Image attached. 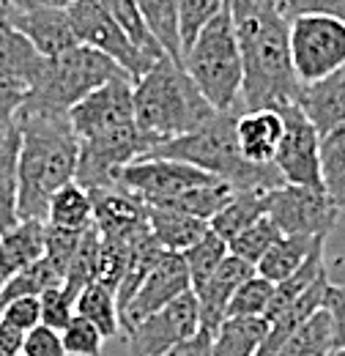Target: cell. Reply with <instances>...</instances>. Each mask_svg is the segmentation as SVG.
Segmentation results:
<instances>
[{
  "mask_svg": "<svg viewBox=\"0 0 345 356\" xmlns=\"http://www.w3.org/2000/svg\"><path fill=\"white\" fill-rule=\"evenodd\" d=\"M244 66V113L299 107L302 83L291 60L288 19L271 0H227Z\"/></svg>",
  "mask_w": 345,
  "mask_h": 356,
  "instance_id": "6da1fadb",
  "label": "cell"
},
{
  "mask_svg": "<svg viewBox=\"0 0 345 356\" xmlns=\"http://www.w3.org/2000/svg\"><path fill=\"white\" fill-rule=\"evenodd\" d=\"M19 156H17V217L44 220L49 197L72 184L80 162V137L69 115L19 110Z\"/></svg>",
  "mask_w": 345,
  "mask_h": 356,
  "instance_id": "7a4b0ae2",
  "label": "cell"
},
{
  "mask_svg": "<svg viewBox=\"0 0 345 356\" xmlns=\"http://www.w3.org/2000/svg\"><path fill=\"white\" fill-rule=\"evenodd\" d=\"M214 115L216 110L195 80L172 58L157 60L151 72L134 83V124L154 148L206 127Z\"/></svg>",
  "mask_w": 345,
  "mask_h": 356,
  "instance_id": "3957f363",
  "label": "cell"
},
{
  "mask_svg": "<svg viewBox=\"0 0 345 356\" xmlns=\"http://www.w3.org/2000/svg\"><path fill=\"white\" fill-rule=\"evenodd\" d=\"M236 121L239 115L233 113H216L206 127L151 148L148 156L186 162L209 176L230 184L236 192H244V189L266 192V189L282 186L285 181L274 165H252L241 154L239 137H236Z\"/></svg>",
  "mask_w": 345,
  "mask_h": 356,
  "instance_id": "277c9868",
  "label": "cell"
},
{
  "mask_svg": "<svg viewBox=\"0 0 345 356\" xmlns=\"http://www.w3.org/2000/svg\"><path fill=\"white\" fill-rule=\"evenodd\" d=\"M184 69L216 113H244V66L230 6H225L189 44L184 52Z\"/></svg>",
  "mask_w": 345,
  "mask_h": 356,
  "instance_id": "5b68a950",
  "label": "cell"
},
{
  "mask_svg": "<svg viewBox=\"0 0 345 356\" xmlns=\"http://www.w3.org/2000/svg\"><path fill=\"white\" fill-rule=\"evenodd\" d=\"M115 77H129L115 60L90 49V47H72L55 58H47L42 74L28 90L22 110L49 113V115H69L74 104ZM131 80V77H129Z\"/></svg>",
  "mask_w": 345,
  "mask_h": 356,
  "instance_id": "8992f818",
  "label": "cell"
},
{
  "mask_svg": "<svg viewBox=\"0 0 345 356\" xmlns=\"http://www.w3.org/2000/svg\"><path fill=\"white\" fill-rule=\"evenodd\" d=\"M291 60L299 83H315L345 66V22L323 14H302L288 22Z\"/></svg>",
  "mask_w": 345,
  "mask_h": 356,
  "instance_id": "52a82bcc",
  "label": "cell"
},
{
  "mask_svg": "<svg viewBox=\"0 0 345 356\" xmlns=\"http://www.w3.org/2000/svg\"><path fill=\"white\" fill-rule=\"evenodd\" d=\"M69 19H72V31L77 36V44L90 47V49L107 55L110 60H115L131 77V83H137L143 74H148L151 66L157 63L143 49L131 44V39L110 17V11L102 6V0H80L77 6L69 8Z\"/></svg>",
  "mask_w": 345,
  "mask_h": 356,
  "instance_id": "ba28073f",
  "label": "cell"
},
{
  "mask_svg": "<svg viewBox=\"0 0 345 356\" xmlns=\"http://www.w3.org/2000/svg\"><path fill=\"white\" fill-rule=\"evenodd\" d=\"M266 217L282 230V236H329L337 225L340 209L323 189L282 184L266 192Z\"/></svg>",
  "mask_w": 345,
  "mask_h": 356,
  "instance_id": "9c48e42d",
  "label": "cell"
},
{
  "mask_svg": "<svg viewBox=\"0 0 345 356\" xmlns=\"http://www.w3.org/2000/svg\"><path fill=\"white\" fill-rule=\"evenodd\" d=\"M214 176L178 162V159H162V156H143L131 162L129 168L118 176V189L134 195L145 206H168L184 192L211 184Z\"/></svg>",
  "mask_w": 345,
  "mask_h": 356,
  "instance_id": "30bf717a",
  "label": "cell"
},
{
  "mask_svg": "<svg viewBox=\"0 0 345 356\" xmlns=\"http://www.w3.org/2000/svg\"><path fill=\"white\" fill-rule=\"evenodd\" d=\"M200 332V307L195 293L178 296L165 310L154 312L143 323L127 332L129 356H165L170 348Z\"/></svg>",
  "mask_w": 345,
  "mask_h": 356,
  "instance_id": "8fae6325",
  "label": "cell"
},
{
  "mask_svg": "<svg viewBox=\"0 0 345 356\" xmlns=\"http://www.w3.org/2000/svg\"><path fill=\"white\" fill-rule=\"evenodd\" d=\"M285 132L274 156V168L285 184L323 189L321 184V134L299 107L282 110Z\"/></svg>",
  "mask_w": 345,
  "mask_h": 356,
  "instance_id": "7c38bea8",
  "label": "cell"
},
{
  "mask_svg": "<svg viewBox=\"0 0 345 356\" xmlns=\"http://www.w3.org/2000/svg\"><path fill=\"white\" fill-rule=\"evenodd\" d=\"M69 124L80 140L134 124V83L129 77H115L93 90L69 110Z\"/></svg>",
  "mask_w": 345,
  "mask_h": 356,
  "instance_id": "4fadbf2b",
  "label": "cell"
},
{
  "mask_svg": "<svg viewBox=\"0 0 345 356\" xmlns=\"http://www.w3.org/2000/svg\"><path fill=\"white\" fill-rule=\"evenodd\" d=\"M189 291H192V282H189L184 255L181 252H165L159 258V264L145 277V282L137 288V293L131 296L129 305L121 310V332L124 334L131 332L137 323H143L154 312L165 310L168 305H172L178 296H184Z\"/></svg>",
  "mask_w": 345,
  "mask_h": 356,
  "instance_id": "5bb4252c",
  "label": "cell"
},
{
  "mask_svg": "<svg viewBox=\"0 0 345 356\" xmlns=\"http://www.w3.org/2000/svg\"><path fill=\"white\" fill-rule=\"evenodd\" d=\"M0 17H6L44 58H55V55L77 47L69 11L39 6L33 0H22L14 6H0Z\"/></svg>",
  "mask_w": 345,
  "mask_h": 356,
  "instance_id": "9a60e30c",
  "label": "cell"
},
{
  "mask_svg": "<svg viewBox=\"0 0 345 356\" xmlns=\"http://www.w3.org/2000/svg\"><path fill=\"white\" fill-rule=\"evenodd\" d=\"M93 203V227L104 241L137 244L148 230L145 203L124 189H93L88 192Z\"/></svg>",
  "mask_w": 345,
  "mask_h": 356,
  "instance_id": "2e32d148",
  "label": "cell"
},
{
  "mask_svg": "<svg viewBox=\"0 0 345 356\" xmlns=\"http://www.w3.org/2000/svg\"><path fill=\"white\" fill-rule=\"evenodd\" d=\"M255 274V266L236 258V255H227L219 268L211 274V280L195 293L198 299V307H200V329L211 332L214 334L219 329V323L225 321V312H227V305L233 299V293Z\"/></svg>",
  "mask_w": 345,
  "mask_h": 356,
  "instance_id": "e0dca14e",
  "label": "cell"
},
{
  "mask_svg": "<svg viewBox=\"0 0 345 356\" xmlns=\"http://www.w3.org/2000/svg\"><path fill=\"white\" fill-rule=\"evenodd\" d=\"M299 110L304 113V118L318 129V134L323 137L326 132L337 129L345 124V66H340L337 72L307 83L302 86L299 93Z\"/></svg>",
  "mask_w": 345,
  "mask_h": 356,
  "instance_id": "ac0fdd59",
  "label": "cell"
},
{
  "mask_svg": "<svg viewBox=\"0 0 345 356\" xmlns=\"http://www.w3.org/2000/svg\"><path fill=\"white\" fill-rule=\"evenodd\" d=\"M282 132H285V121H282V113L277 110L241 113L236 121L239 148L252 165H274Z\"/></svg>",
  "mask_w": 345,
  "mask_h": 356,
  "instance_id": "d6986e66",
  "label": "cell"
},
{
  "mask_svg": "<svg viewBox=\"0 0 345 356\" xmlns=\"http://www.w3.org/2000/svg\"><path fill=\"white\" fill-rule=\"evenodd\" d=\"M44 220H19L8 233L0 236V291L14 274L44 258Z\"/></svg>",
  "mask_w": 345,
  "mask_h": 356,
  "instance_id": "ffe728a7",
  "label": "cell"
},
{
  "mask_svg": "<svg viewBox=\"0 0 345 356\" xmlns=\"http://www.w3.org/2000/svg\"><path fill=\"white\" fill-rule=\"evenodd\" d=\"M145 217H148V230L154 241L165 252H186L209 230V222L165 206H145Z\"/></svg>",
  "mask_w": 345,
  "mask_h": 356,
  "instance_id": "44dd1931",
  "label": "cell"
},
{
  "mask_svg": "<svg viewBox=\"0 0 345 356\" xmlns=\"http://www.w3.org/2000/svg\"><path fill=\"white\" fill-rule=\"evenodd\" d=\"M42 52L31 44L6 17H0V74L22 83V86H31L36 83V77L42 74L44 66Z\"/></svg>",
  "mask_w": 345,
  "mask_h": 356,
  "instance_id": "7402d4cb",
  "label": "cell"
},
{
  "mask_svg": "<svg viewBox=\"0 0 345 356\" xmlns=\"http://www.w3.org/2000/svg\"><path fill=\"white\" fill-rule=\"evenodd\" d=\"M321 244H326L323 236H280L271 244V250L258 261L255 271L263 280L277 285V282L288 280L294 271H299L304 261L312 255V250Z\"/></svg>",
  "mask_w": 345,
  "mask_h": 356,
  "instance_id": "603a6c76",
  "label": "cell"
},
{
  "mask_svg": "<svg viewBox=\"0 0 345 356\" xmlns=\"http://www.w3.org/2000/svg\"><path fill=\"white\" fill-rule=\"evenodd\" d=\"M151 36L165 49V55L184 66L181 52V0H134Z\"/></svg>",
  "mask_w": 345,
  "mask_h": 356,
  "instance_id": "cb8c5ba5",
  "label": "cell"
},
{
  "mask_svg": "<svg viewBox=\"0 0 345 356\" xmlns=\"http://www.w3.org/2000/svg\"><path fill=\"white\" fill-rule=\"evenodd\" d=\"M266 332V318H225L214 332L211 356H255Z\"/></svg>",
  "mask_w": 345,
  "mask_h": 356,
  "instance_id": "d4e9b609",
  "label": "cell"
},
{
  "mask_svg": "<svg viewBox=\"0 0 345 356\" xmlns=\"http://www.w3.org/2000/svg\"><path fill=\"white\" fill-rule=\"evenodd\" d=\"M74 312L80 318L90 321L102 334L104 340L121 334V310H118V291L102 280L90 282L86 291L77 296L74 302Z\"/></svg>",
  "mask_w": 345,
  "mask_h": 356,
  "instance_id": "484cf974",
  "label": "cell"
},
{
  "mask_svg": "<svg viewBox=\"0 0 345 356\" xmlns=\"http://www.w3.org/2000/svg\"><path fill=\"white\" fill-rule=\"evenodd\" d=\"M266 192H260V189L236 192L233 200L209 222V227L214 230L219 238H225L230 244L239 233H244L250 225H255L258 220L266 217Z\"/></svg>",
  "mask_w": 345,
  "mask_h": 356,
  "instance_id": "4316f807",
  "label": "cell"
},
{
  "mask_svg": "<svg viewBox=\"0 0 345 356\" xmlns=\"http://www.w3.org/2000/svg\"><path fill=\"white\" fill-rule=\"evenodd\" d=\"M44 222L49 227H66V230H88L93 225V203L86 189L72 181L66 186H61L47 206V217Z\"/></svg>",
  "mask_w": 345,
  "mask_h": 356,
  "instance_id": "83f0119b",
  "label": "cell"
},
{
  "mask_svg": "<svg viewBox=\"0 0 345 356\" xmlns=\"http://www.w3.org/2000/svg\"><path fill=\"white\" fill-rule=\"evenodd\" d=\"M17 156L19 129L17 124L0 134V236L19 222L17 217Z\"/></svg>",
  "mask_w": 345,
  "mask_h": 356,
  "instance_id": "f1b7e54d",
  "label": "cell"
},
{
  "mask_svg": "<svg viewBox=\"0 0 345 356\" xmlns=\"http://www.w3.org/2000/svg\"><path fill=\"white\" fill-rule=\"evenodd\" d=\"M326 271L323 266V244L312 250V255L304 261V266L299 271H294L288 280L277 282L274 285V296H271V305H268V312H266V321H274L280 312H285L288 307H294L304 293L315 285V280Z\"/></svg>",
  "mask_w": 345,
  "mask_h": 356,
  "instance_id": "f546056e",
  "label": "cell"
},
{
  "mask_svg": "<svg viewBox=\"0 0 345 356\" xmlns=\"http://www.w3.org/2000/svg\"><path fill=\"white\" fill-rule=\"evenodd\" d=\"M321 184L326 197L345 209V124L321 137Z\"/></svg>",
  "mask_w": 345,
  "mask_h": 356,
  "instance_id": "4dcf8cb0",
  "label": "cell"
},
{
  "mask_svg": "<svg viewBox=\"0 0 345 356\" xmlns=\"http://www.w3.org/2000/svg\"><path fill=\"white\" fill-rule=\"evenodd\" d=\"M102 277V236L99 230L90 225L86 233H83V241H80V250L72 261V266L66 271V280H63V291L72 302H77V296L86 291L90 282H96Z\"/></svg>",
  "mask_w": 345,
  "mask_h": 356,
  "instance_id": "1f68e13d",
  "label": "cell"
},
{
  "mask_svg": "<svg viewBox=\"0 0 345 356\" xmlns=\"http://www.w3.org/2000/svg\"><path fill=\"white\" fill-rule=\"evenodd\" d=\"M233 195H236V189L216 178L211 184H203V186H195V189L184 192L181 197H175L165 209H175V211H184V214H189L195 220L211 222L216 214L233 200Z\"/></svg>",
  "mask_w": 345,
  "mask_h": 356,
  "instance_id": "d6a6232c",
  "label": "cell"
},
{
  "mask_svg": "<svg viewBox=\"0 0 345 356\" xmlns=\"http://www.w3.org/2000/svg\"><path fill=\"white\" fill-rule=\"evenodd\" d=\"M181 255H184V264H186V271H189L192 293H198V291L211 280V274L219 268V264L230 255V250H227V241L219 238L214 230L209 227V230L203 233V238L195 241V244H192L186 252H181Z\"/></svg>",
  "mask_w": 345,
  "mask_h": 356,
  "instance_id": "836d02e7",
  "label": "cell"
},
{
  "mask_svg": "<svg viewBox=\"0 0 345 356\" xmlns=\"http://www.w3.org/2000/svg\"><path fill=\"white\" fill-rule=\"evenodd\" d=\"M49 288H63V277L61 271L52 266L47 258H39L36 264H31L28 268H22L19 274H14L8 280V285L0 291V310L22 296H42Z\"/></svg>",
  "mask_w": 345,
  "mask_h": 356,
  "instance_id": "e575fe53",
  "label": "cell"
},
{
  "mask_svg": "<svg viewBox=\"0 0 345 356\" xmlns=\"http://www.w3.org/2000/svg\"><path fill=\"white\" fill-rule=\"evenodd\" d=\"M335 340H332V321L326 310H318L302 329L282 346L277 356H332Z\"/></svg>",
  "mask_w": 345,
  "mask_h": 356,
  "instance_id": "d590c367",
  "label": "cell"
},
{
  "mask_svg": "<svg viewBox=\"0 0 345 356\" xmlns=\"http://www.w3.org/2000/svg\"><path fill=\"white\" fill-rule=\"evenodd\" d=\"M102 6H104V8L110 11V17L121 25V31L129 36L131 44L137 47V49H143L151 60L168 58L165 49L157 44V39L151 36V31H148V25H145V19H143V14H140V8H137L134 0H102Z\"/></svg>",
  "mask_w": 345,
  "mask_h": 356,
  "instance_id": "8d00e7d4",
  "label": "cell"
},
{
  "mask_svg": "<svg viewBox=\"0 0 345 356\" xmlns=\"http://www.w3.org/2000/svg\"><path fill=\"white\" fill-rule=\"evenodd\" d=\"M274 296V282L263 280L258 271L233 293L225 318H266Z\"/></svg>",
  "mask_w": 345,
  "mask_h": 356,
  "instance_id": "74e56055",
  "label": "cell"
},
{
  "mask_svg": "<svg viewBox=\"0 0 345 356\" xmlns=\"http://www.w3.org/2000/svg\"><path fill=\"white\" fill-rule=\"evenodd\" d=\"M280 236H282V230L271 222L268 217H263V220H258L255 225H250L244 233H239V236L227 244V250H230V255H236V258H241V261L258 266V261L271 250V244H274Z\"/></svg>",
  "mask_w": 345,
  "mask_h": 356,
  "instance_id": "f35d334b",
  "label": "cell"
},
{
  "mask_svg": "<svg viewBox=\"0 0 345 356\" xmlns=\"http://www.w3.org/2000/svg\"><path fill=\"white\" fill-rule=\"evenodd\" d=\"M83 233L86 230H66V227H49L47 225V233H44V258L61 271L63 280H66V271H69L74 255H77V250H80Z\"/></svg>",
  "mask_w": 345,
  "mask_h": 356,
  "instance_id": "ab89813d",
  "label": "cell"
},
{
  "mask_svg": "<svg viewBox=\"0 0 345 356\" xmlns=\"http://www.w3.org/2000/svg\"><path fill=\"white\" fill-rule=\"evenodd\" d=\"M227 6V0H181V52L198 39V33Z\"/></svg>",
  "mask_w": 345,
  "mask_h": 356,
  "instance_id": "60d3db41",
  "label": "cell"
},
{
  "mask_svg": "<svg viewBox=\"0 0 345 356\" xmlns=\"http://www.w3.org/2000/svg\"><path fill=\"white\" fill-rule=\"evenodd\" d=\"M61 337L69 356H102L104 348V334L80 315L72 318V323L61 332Z\"/></svg>",
  "mask_w": 345,
  "mask_h": 356,
  "instance_id": "b9f144b4",
  "label": "cell"
},
{
  "mask_svg": "<svg viewBox=\"0 0 345 356\" xmlns=\"http://www.w3.org/2000/svg\"><path fill=\"white\" fill-rule=\"evenodd\" d=\"M0 323L17 329L22 334L33 332L42 323V302H39V296H22V299L8 302L0 310Z\"/></svg>",
  "mask_w": 345,
  "mask_h": 356,
  "instance_id": "7bdbcfd3",
  "label": "cell"
},
{
  "mask_svg": "<svg viewBox=\"0 0 345 356\" xmlns=\"http://www.w3.org/2000/svg\"><path fill=\"white\" fill-rule=\"evenodd\" d=\"M39 302H42V323L49 326V329H55V332H63L72 323V318L77 315L74 312V302L66 296L63 288L44 291L42 296H39Z\"/></svg>",
  "mask_w": 345,
  "mask_h": 356,
  "instance_id": "ee69618b",
  "label": "cell"
},
{
  "mask_svg": "<svg viewBox=\"0 0 345 356\" xmlns=\"http://www.w3.org/2000/svg\"><path fill=\"white\" fill-rule=\"evenodd\" d=\"M271 6L291 22L302 14H323L345 22V0H271Z\"/></svg>",
  "mask_w": 345,
  "mask_h": 356,
  "instance_id": "f6af8a7d",
  "label": "cell"
},
{
  "mask_svg": "<svg viewBox=\"0 0 345 356\" xmlns=\"http://www.w3.org/2000/svg\"><path fill=\"white\" fill-rule=\"evenodd\" d=\"M28 99V86L0 74V134L17 124V113Z\"/></svg>",
  "mask_w": 345,
  "mask_h": 356,
  "instance_id": "bcb514c9",
  "label": "cell"
},
{
  "mask_svg": "<svg viewBox=\"0 0 345 356\" xmlns=\"http://www.w3.org/2000/svg\"><path fill=\"white\" fill-rule=\"evenodd\" d=\"M22 354L25 356H69L63 348V337L61 332L49 329L39 323L33 332L25 334V343H22Z\"/></svg>",
  "mask_w": 345,
  "mask_h": 356,
  "instance_id": "7dc6e473",
  "label": "cell"
},
{
  "mask_svg": "<svg viewBox=\"0 0 345 356\" xmlns=\"http://www.w3.org/2000/svg\"><path fill=\"white\" fill-rule=\"evenodd\" d=\"M323 310L332 321L335 354L345 351V285H329V291L323 296Z\"/></svg>",
  "mask_w": 345,
  "mask_h": 356,
  "instance_id": "c3c4849f",
  "label": "cell"
},
{
  "mask_svg": "<svg viewBox=\"0 0 345 356\" xmlns=\"http://www.w3.org/2000/svg\"><path fill=\"white\" fill-rule=\"evenodd\" d=\"M211 340H214V334L206 332V329H200L195 337L184 340L181 346L170 348L165 356H211Z\"/></svg>",
  "mask_w": 345,
  "mask_h": 356,
  "instance_id": "681fc988",
  "label": "cell"
},
{
  "mask_svg": "<svg viewBox=\"0 0 345 356\" xmlns=\"http://www.w3.org/2000/svg\"><path fill=\"white\" fill-rule=\"evenodd\" d=\"M39 6H49V8H61V11H69L72 6H77L80 0H33Z\"/></svg>",
  "mask_w": 345,
  "mask_h": 356,
  "instance_id": "f907efd6",
  "label": "cell"
},
{
  "mask_svg": "<svg viewBox=\"0 0 345 356\" xmlns=\"http://www.w3.org/2000/svg\"><path fill=\"white\" fill-rule=\"evenodd\" d=\"M14 3H22V0H0V6H14Z\"/></svg>",
  "mask_w": 345,
  "mask_h": 356,
  "instance_id": "816d5d0a",
  "label": "cell"
},
{
  "mask_svg": "<svg viewBox=\"0 0 345 356\" xmlns=\"http://www.w3.org/2000/svg\"><path fill=\"white\" fill-rule=\"evenodd\" d=\"M332 356H345V351H337V354H332Z\"/></svg>",
  "mask_w": 345,
  "mask_h": 356,
  "instance_id": "f5cc1de1",
  "label": "cell"
},
{
  "mask_svg": "<svg viewBox=\"0 0 345 356\" xmlns=\"http://www.w3.org/2000/svg\"><path fill=\"white\" fill-rule=\"evenodd\" d=\"M17 356H25V354H17Z\"/></svg>",
  "mask_w": 345,
  "mask_h": 356,
  "instance_id": "db71d44e",
  "label": "cell"
}]
</instances>
